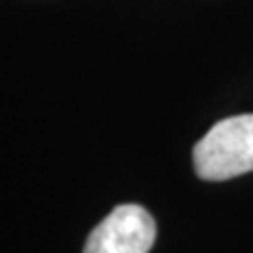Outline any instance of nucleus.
<instances>
[{
	"label": "nucleus",
	"mask_w": 253,
	"mask_h": 253,
	"mask_svg": "<svg viewBox=\"0 0 253 253\" xmlns=\"http://www.w3.org/2000/svg\"><path fill=\"white\" fill-rule=\"evenodd\" d=\"M196 175L224 181L253 171V114L219 121L194 146Z\"/></svg>",
	"instance_id": "f257e3e1"
},
{
	"label": "nucleus",
	"mask_w": 253,
	"mask_h": 253,
	"mask_svg": "<svg viewBox=\"0 0 253 253\" xmlns=\"http://www.w3.org/2000/svg\"><path fill=\"white\" fill-rule=\"evenodd\" d=\"M156 239V224L139 205H118L89 234L83 253H148Z\"/></svg>",
	"instance_id": "f03ea898"
}]
</instances>
